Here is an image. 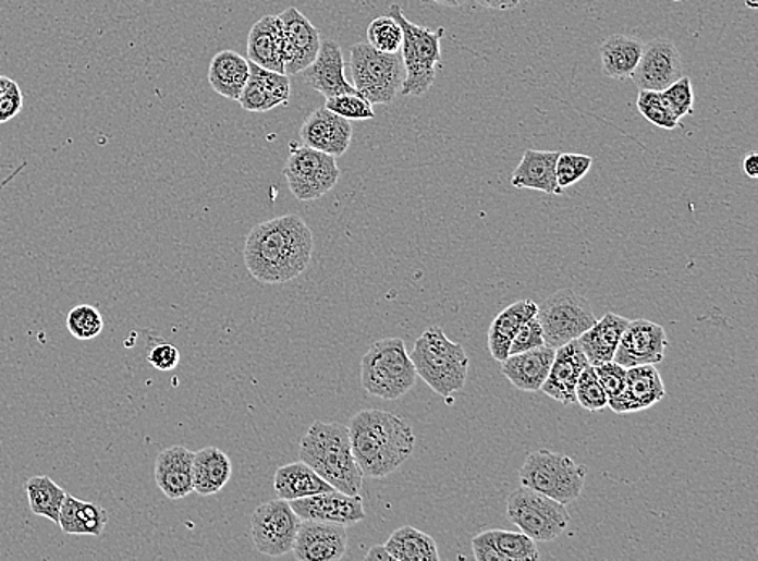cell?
Listing matches in <instances>:
<instances>
[{
	"label": "cell",
	"instance_id": "28",
	"mask_svg": "<svg viewBox=\"0 0 758 561\" xmlns=\"http://www.w3.org/2000/svg\"><path fill=\"white\" fill-rule=\"evenodd\" d=\"M252 70L249 60L235 51H220L209 63V85L217 95L230 101H239L248 83Z\"/></svg>",
	"mask_w": 758,
	"mask_h": 561
},
{
	"label": "cell",
	"instance_id": "42",
	"mask_svg": "<svg viewBox=\"0 0 758 561\" xmlns=\"http://www.w3.org/2000/svg\"><path fill=\"white\" fill-rule=\"evenodd\" d=\"M661 98L677 119L690 115L694 112V92L689 76H681L673 85L663 89Z\"/></svg>",
	"mask_w": 758,
	"mask_h": 561
},
{
	"label": "cell",
	"instance_id": "16",
	"mask_svg": "<svg viewBox=\"0 0 758 561\" xmlns=\"http://www.w3.org/2000/svg\"><path fill=\"white\" fill-rule=\"evenodd\" d=\"M346 549L349 533L343 524L302 520L292 552L298 561H337Z\"/></svg>",
	"mask_w": 758,
	"mask_h": 561
},
{
	"label": "cell",
	"instance_id": "10",
	"mask_svg": "<svg viewBox=\"0 0 758 561\" xmlns=\"http://www.w3.org/2000/svg\"><path fill=\"white\" fill-rule=\"evenodd\" d=\"M542 326L543 342L557 350L579 339L597 322L592 307L584 296L570 289L558 290L537 310Z\"/></svg>",
	"mask_w": 758,
	"mask_h": 561
},
{
	"label": "cell",
	"instance_id": "45",
	"mask_svg": "<svg viewBox=\"0 0 758 561\" xmlns=\"http://www.w3.org/2000/svg\"><path fill=\"white\" fill-rule=\"evenodd\" d=\"M594 369H596L597 379L600 380L603 390H606L608 400L620 395L621 390H623L624 382H626V367L614 363V361H608V363L594 366Z\"/></svg>",
	"mask_w": 758,
	"mask_h": 561
},
{
	"label": "cell",
	"instance_id": "21",
	"mask_svg": "<svg viewBox=\"0 0 758 561\" xmlns=\"http://www.w3.org/2000/svg\"><path fill=\"white\" fill-rule=\"evenodd\" d=\"M248 83L240 95L239 102L246 112H269L276 107H286L292 96V85L285 73L272 72L249 62Z\"/></svg>",
	"mask_w": 758,
	"mask_h": 561
},
{
	"label": "cell",
	"instance_id": "3",
	"mask_svg": "<svg viewBox=\"0 0 758 561\" xmlns=\"http://www.w3.org/2000/svg\"><path fill=\"white\" fill-rule=\"evenodd\" d=\"M299 460L340 492L357 496L363 489L364 476L343 424L316 420L299 442Z\"/></svg>",
	"mask_w": 758,
	"mask_h": 561
},
{
	"label": "cell",
	"instance_id": "12",
	"mask_svg": "<svg viewBox=\"0 0 758 561\" xmlns=\"http://www.w3.org/2000/svg\"><path fill=\"white\" fill-rule=\"evenodd\" d=\"M299 524L302 517L286 500L276 499L262 503L254 510L252 517L254 546L262 556L272 559L286 556L293 550Z\"/></svg>",
	"mask_w": 758,
	"mask_h": 561
},
{
	"label": "cell",
	"instance_id": "11",
	"mask_svg": "<svg viewBox=\"0 0 758 561\" xmlns=\"http://www.w3.org/2000/svg\"><path fill=\"white\" fill-rule=\"evenodd\" d=\"M283 175L296 199L316 202L335 188L340 180V169L337 157L292 143L289 159L283 167Z\"/></svg>",
	"mask_w": 758,
	"mask_h": 561
},
{
	"label": "cell",
	"instance_id": "37",
	"mask_svg": "<svg viewBox=\"0 0 758 561\" xmlns=\"http://www.w3.org/2000/svg\"><path fill=\"white\" fill-rule=\"evenodd\" d=\"M493 542L506 561H537L540 559L537 542L524 533L492 529Z\"/></svg>",
	"mask_w": 758,
	"mask_h": 561
},
{
	"label": "cell",
	"instance_id": "15",
	"mask_svg": "<svg viewBox=\"0 0 758 561\" xmlns=\"http://www.w3.org/2000/svg\"><path fill=\"white\" fill-rule=\"evenodd\" d=\"M668 345L670 343L663 327L646 319L629 320L618 343L613 361L626 369L643 364L657 366L663 361Z\"/></svg>",
	"mask_w": 758,
	"mask_h": 561
},
{
	"label": "cell",
	"instance_id": "43",
	"mask_svg": "<svg viewBox=\"0 0 758 561\" xmlns=\"http://www.w3.org/2000/svg\"><path fill=\"white\" fill-rule=\"evenodd\" d=\"M326 107L335 112L337 115L350 120V122H353V120H372L376 117L372 103L363 98V96L357 95V93L327 99Z\"/></svg>",
	"mask_w": 758,
	"mask_h": 561
},
{
	"label": "cell",
	"instance_id": "4",
	"mask_svg": "<svg viewBox=\"0 0 758 561\" xmlns=\"http://www.w3.org/2000/svg\"><path fill=\"white\" fill-rule=\"evenodd\" d=\"M411 361L417 376L440 397L449 399L464 389L469 357L461 343L452 342L440 327H429L414 343Z\"/></svg>",
	"mask_w": 758,
	"mask_h": 561
},
{
	"label": "cell",
	"instance_id": "40",
	"mask_svg": "<svg viewBox=\"0 0 758 561\" xmlns=\"http://www.w3.org/2000/svg\"><path fill=\"white\" fill-rule=\"evenodd\" d=\"M574 393H576V402L590 413H599V411L608 408L606 390H603L600 380L597 379L596 369L590 364L580 373Z\"/></svg>",
	"mask_w": 758,
	"mask_h": 561
},
{
	"label": "cell",
	"instance_id": "51",
	"mask_svg": "<svg viewBox=\"0 0 758 561\" xmlns=\"http://www.w3.org/2000/svg\"><path fill=\"white\" fill-rule=\"evenodd\" d=\"M366 560H389V561H395L392 559V556H390L389 550L386 549V546H374L370 547L369 552L366 553V557H364Z\"/></svg>",
	"mask_w": 758,
	"mask_h": 561
},
{
	"label": "cell",
	"instance_id": "31",
	"mask_svg": "<svg viewBox=\"0 0 758 561\" xmlns=\"http://www.w3.org/2000/svg\"><path fill=\"white\" fill-rule=\"evenodd\" d=\"M109 513L98 503L83 502L66 493L59 514L60 529L70 536H102Z\"/></svg>",
	"mask_w": 758,
	"mask_h": 561
},
{
	"label": "cell",
	"instance_id": "2",
	"mask_svg": "<svg viewBox=\"0 0 758 561\" xmlns=\"http://www.w3.org/2000/svg\"><path fill=\"white\" fill-rule=\"evenodd\" d=\"M354 460L363 476L382 479L409 460L416 446L413 427L382 410H363L350 423Z\"/></svg>",
	"mask_w": 758,
	"mask_h": 561
},
{
	"label": "cell",
	"instance_id": "13",
	"mask_svg": "<svg viewBox=\"0 0 758 561\" xmlns=\"http://www.w3.org/2000/svg\"><path fill=\"white\" fill-rule=\"evenodd\" d=\"M279 16L283 35L285 75H298L316 60L320 33L296 7H289Z\"/></svg>",
	"mask_w": 758,
	"mask_h": 561
},
{
	"label": "cell",
	"instance_id": "47",
	"mask_svg": "<svg viewBox=\"0 0 758 561\" xmlns=\"http://www.w3.org/2000/svg\"><path fill=\"white\" fill-rule=\"evenodd\" d=\"M148 363L151 364L154 369L160 370V373H169V370H173L179 366V349L170 345V343H159L149 352Z\"/></svg>",
	"mask_w": 758,
	"mask_h": 561
},
{
	"label": "cell",
	"instance_id": "1",
	"mask_svg": "<svg viewBox=\"0 0 758 561\" xmlns=\"http://www.w3.org/2000/svg\"><path fill=\"white\" fill-rule=\"evenodd\" d=\"M313 255V232L298 214L257 223L246 236V269L264 285L298 279L309 267Z\"/></svg>",
	"mask_w": 758,
	"mask_h": 561
},
{
	"label": "cell",
	"instance_id": "38",
	"mask_svg": "<svg viewBox=\"0 0 758 561\" xmlns=\"http://www.w3.org/2000/svg\"><path fill=\"white\" fill-rule=\"evenodd\" d=\"M66 329L82 342L95 340L103 330L102 314L91 305L75 306L66 316Z\"/></svg>",
	"mask_w": 758,
	"mask_h": 561
},
{
	"label": "cell",
	"instance_id": "5",
	"mask_svg": "<svg viewBox=\"0 0 758 561\" xmlns=\"http://www.w3.org/2000/svg\"><path fill=\"white\" fill-rule=\"evenodd\" d=\"M389 15L400 23L403 29L402 59L405 65V82L402 96L420 98L436 83L437 70L442 62V42L445 29H430L409 22L402 7L390 5Z\"/></svg>",
	"mask_w": 758,
	"mask_h": 561
},
{
	"label": "cell",
	"instance_id": "24",
	"mask_svg": "<svg viewBox=\"0 0 758 561\" xmlns=\"http://www.w3.org/2000/svg\"><path fill=\"white\" fill-rule=\"evenodd\" d=\"M555 359V350L542 345L527 352L510 355L502 361V374L523 392L537 393L542 389L550 367Z\"/></svg>",
	"mask_w": 758,
	"mask_h": 561
},
{
	"label": "cell",
	"instance_id": "48",
	"mask_svg": "<svg viewBox=\"0 0 758 561\" xmlns=\"http://www.w3.org/2000/svg\"><path fill=\"white\" fill-rule=\"evenodd\" d=\"M473 552L477 561H506L493 542L492 530H486L474 537Z\"/></svg>",
	"mask_w": 758,
	"mask_h": 561
},
{
	"label": "cell",
	"instance_id": "18",
	"mask_svg": "<svg viewBox=\"0 0 758 561\" xmlns=\"http://www.w3.org/2000/svg\"><path fill=\"white\" fill-rule=\"evenodd\" d=\"M290 505L302 520L323 521L343 526H352L366 520V510L359 493L349 496L337 489L293 500Z\"/></svg>",
	"mask_w": 758,
	"mask_h": 561
},
{
	"label": "cell",
	"instance_id": "52",
	"mask_svg": "<svg viewBox=\"0 0 758 561\" xmlns=\"http://www.w3.org/2000/svg\"><path fill=\"white\" fill-rule=\"evenodd\" d=\"M427 2L439 3V5L453 7V9H456V7H463L467 0H427Z\"/></svg>",
	"mask_w": 758,
	"mask_h": 561
},
{
	"label": "cell",
	"instance_id": "49",
	"mask_svg": "<svg viewBox=\"0 0 758 561\" xmlns=\"http://www.w3.org/2000/svg\"><path fill=\"white\" fill-rule=\"evenodd\" d=\"M479 5L493 10H513L519 5L521 0H476Z\"/></svg>",
	"mask_w": 758,
	"mask_h": 561
},
{
	"label": "cell",
	"instance_id": "39",
	"mask_svg": "<svg viewBox=\"0 0 758 561\" xmlns=\"http://www.w3.org/2000/svg\"><path fill=\"white\" fill-rule=\"evenodd\" d=\"M637 109H639L640 115H643L647 122L652 123V125L658 126V129L674 130L681 125L680 119L674 117V113L668 109L667 103H664L663 98H661L660 92L639 89Z\"/></svg>",
	"mask_w": 758,
	"mask_h": 561
},
{
	"label": "cell",
	"instance_id": "17",
	"mask_svg": "<svg viewBox=\"0 0 758 561\" xmlns=\"http://www.w3.org/2000/svg\"><path fill=\"white\" fill-rule=\"evenodd\" d=\"M303 145L316 151L342 157L353 142V125L350 120L337 115L326 106L313 110L299 129Z\"/></svg>",
	"mask_w": 758,
	"mask_h": 561
},
{
	"label": "cell",
	"instance_id": "27",
	"mask_svg": "<svg viewBox=\"0 0 758 561\" xmlns=\"http://www.w3.org/2000/svg\"><path fill=\"white\" fill-rule=\"evenodd\" d=\"M627 324H629V319L626 317L608 313L577 339L590 366H599V364L613 361L618 343H620Z\"/></svg>",
	"mask_w": 758,
	"mask_h": 561
},
{
	"label": "cell",
	"instance_id": "8",
	"mask_svg": "<svg viewBox=\"0 0 758 561\" xmlns=\"http://www.w3.org/2000/svg\"><path fill=\"white\" fill-rule=\"evenodd\" d=\"M349 66L354 89L370 103H392L402 92L405 65L400 52L383 53L367 42H357Z\"/></svg>",
	"mask_w": 758,
	"mask_h": 561
},
{
	"label": "cell",
	"instance_id": "22",
	"mask_svg": "<svg viewBox=\"0 0 758 561\" xmlns=\"http://www.w3.org/2000/svg\"><path fill=\"white\" fill-rule=\"evenodd\" d=\"M587 366H589V361L584 355L577 340L560 346L555 350V359H553L549 376H547L540 390L550 399L560 402L561 405H573L576 403L574 389H576L577 379Z\"/></svg>",
	"mask_w": 758,
	"mask_h": 561
},
{
	"label": "cell",
	"instance_id": "23",
	"mask_svg": "<svg viewBox=\"0 0 758 561\" xmlns=\"http://www.w3.org/2000/svg\"><path fill=\"white\" fill-rule=\"evenodd\" d=\"M193 459L195 453L186 447L175 446L162 450L156 459V484L163 496L180 500L195 492L193 489Z\"/></svg>",
	"mask_w": 758,
	"mask_h": 561
},
{
	"label": "cell",
	"instance_id": "44",
	"mask_svg": "<svg viewBox=\"0 0 758 561\" xmlns=\"http://www.w3.org/2000/svg\"><path fill=\"white\" fill-rule=\"evenodd\" d=\"M542 345H546V342H543L542 326H540L536 314V316L526 320V322L521 326V329L517 330L516 337H514L513 342H511L508 356L517 355V353L527 352V350L537 349V346Z\"/></svg>",
	"mask_w": 758,
	"mask_h": 561
},
{
	"label": "cell",
	"instance_id": "6",
	"mask_svg": "<svg viewBox=\"0 0 758 561\" xmlns=\"http://www.w3.org/2000/svg\"><path fill=\"white\" fill-rule=\"evenodd\" d=\"M416 379V367L402 339L372 343L360 361V386L377 399H402L413 389Z\"/></svg>",
	"mask_w": 758,
	"mask_h": 561
},
{
	"label": "cell",
	"instance_id": "53",
	"mask_svg": "<svg viewBox=\"0 0 758 561\" xmlns=\"http://www.w3.org/2000/svg\"><path fill=\"white\" fill-rule=\"evenodd\" d=\"M10 83H12V80L7 78V76L0 75V96H2L3 92H5V89L9 88Z\"/></svg>",
	"mask_w": 758,
	"mask_h": 561
},
{
	"label": "cell",
	"instance_id": "34",
	"mask_svg": "<svg viewBox=\"0 0 758 561\" xmlns=\"http://www.w3.org/2000/svg\"><path fill=\"white\" fill-rule=\"evenodd\" d=\"M386 549L395 561H439V549L429 534L413 526L396 529L387 540Z\"/></svg>",
	"mask_w": 758,
	"mask_h": 561
},
{
	"label": "cell",
	"instance_id": "30",
	"mask_svg": "<svg viewBox=\"0 0 758 561\" xmlns=\"http://www.w3.org/2000/svg\"><path fill=\"white\" fill-rule=\"evenodd\" d=\"M537 310H539V306L533 300H523V302L508 306L493 319L489 333H487V343H489L490 355L493 359L499 361V363L506 359L511 342L516 337L517 330L526 320L536 316Z\"/></svg>",
	"mask_w": 758,
	"mask_h": 561
},
{
	"label": "cell",
	"instance_id": "33",
	"mask_svg": "<svg viewBox=\"0 0 758 561\" xmlns=\"http://www.w3.org/2000/svg\"><path fill=\"white\" fill-rule=\"evenodd\" d=\"M644 45L627 35H611L600 46L602 70L608 78L627 80L633 75L643 56Z\"/></svg>",
	"mask_w": 758,
	"mask_h": 561
},
{
	"label": "cell",
	"instance_id": "26",
	"mask_svg": "<svg viewBox=\"0 0 758 561\" xmlns=\"http://www.w3.org/2000/svg\"><path fill=\"white\" fill-rule=\"evenodd\" d=\"M248 57L249 62L262 69L285 73L282 25L279 16L266 15L254 23L248 35Z\"/></svg>",
	"mask_w": 758,
	"mask_h": 561
},
{
	"label": "cell",
	"instance_id": "35",
	"mask_svg": "<svg viewBox=\"0 0 758 561\" xmlns=\"http://www.w3.org/2000/svg\"><path fill=\"white\" fill-rule=\"evenodd\" d=\"M25 490L33 513L59 523L60 509L66 497L59 484L53 483L49 476H36L26 480Z\"/></svg>",
	"mask_w": 758,
	"mask_h": 561
},
{
	"label": "cell",
	"instance_id": "19",
	"mask_svg": "<svg viewBox=\"0 0 758 561\" xmlns=\"http://www.w3.org/2000/svg\"><path fill=\"white\" fill-rule=\"evenodd\" d=\"M664 395L667 389L656 364H643L626 370L623 390L620 395L608 400V408L616 414L639 413L656 406Z\"/></svg>",
	"mask_w": 758,
	"mask_h": 561
},
{
	"label": "cell",
	"instance_id": "41",
	"mask_svg": "<svg viewBox=\"0 0 758 561\" xmlns=\"http://www.w3.org/2000/svg\"><path fill=\"white\" fill-rule=\"evenodd\" d=\"M592 157L584 154L560 153L557 159V182L561 190L583 180L592 167Z\"/></svg>",
	"mask_w": 758,
	"mask_h": 561
},
{
	"label": "cell",
	"instance_id": "46",
	"mask_svg": "<svg viewBox=\"0 0 758 561\" xmlns=\"http://www.w3.org/2000/svg\"><path fill=\"white\" fill-rule=\"evenodd\" d=\"M23 109V93L19 83H10L9 88L0 96V125L15 119Z\"/></svg>",
	"mask_w": 758,
	"mask_h": 561
},
{
	"label": "cell",
	"instance_id": "25",
	"mask_svg": "<svg viewBox=\"0 0 758 561\" xmlns=\"http://www.w3.org/2000/svg\"><path fill=\"white\" fill-rule=\"evenodd\" d=\"M558 156V151L527 149L511 176V185L517 190H537L547 195H563V190L557 182Z\"/></svg>",
	"mask_w": 758,
	"mask_h": 561
},
{
	"label": "cell",
	"instance_id": "32",
	"mask_svg": "<svg viewBox=\"0 0 758 561\" xmlns=\"http://www.w3.org/2000/svg\"><path fill=\"white\" fill-rule=\"evenodd\" d=\"M232 473L229 455L217 447H206L193 459V489L204 497L219 493L229 484Z\"/></svg>",
	"mask_w": 758,
	"mask_h": 561
},
{
	"label": "cell",
	"instance_id": "29",
	"mask_svg": "<svg viewBox=\"0 0 758 561\" xmlns=\"http://www.w3.org/2000/svg\"><path fill=\"white\" fill-rule=\"evenodd\" d=\"M273 489H276L279 499L293 502V500L306 499V497L316 496V493L327 492L332 490L327 480H323L313 467L307 466L304 461L299 460L296 463L285 464L279 467L273 476Z\"/></svg>",
	"mask_w": 758,
	"mask_h": 561
},
{
	"label": "cell",
	"instance_id": "9",
	"mask_svg": "<svg viewBox=\"0 0 758 561\" xmlns=\"http://www.w3.org/2000/svg\"><path fill=\"white\" fill-rule=\"evenodd\" d=\"M506 514L521 533L536 542H552L571 521L566 505L524 486L508 497Z\"/></svg>",
	"mask_w": 758,
	"mask_h": 561
},
{
	"label": "cell",
	"instance_id": "7",
	"mask_svg": "<svg viewBox=\"0 0 758 561\" xmlns=\"http://www.w3.org/2000/svg\"><path fill=\"white\" fill-rule=\"evenodd\" d=\"M587 466L550 450L529 453L519 471L524 487L537 490L563 505H570L583 496Z\"/></svg>",
	"mask_w": 758,
	"mask_h": 561
},
{
	"label": "cell",
	"instance_id": "14",
	"mask_svg": "<svg viewBox=\"0 0 758 561\" xmlns=\"http://www.w3.org/2000/svg\"><path fill=\"white\" fill-rule=\"evenodd\" d=\"M683 76V60L671 39L657 38L644 45L643 56L634 70V85L647 92H663Z\"/></svg>",
	"mask_w": 758,
	"mask_h": 561
},
{
	"label": "cell",
	"instance_id": "20",
	"mask_svg": "<svg viewBox=\"0 0 758 561\" xmlns=\"http://www.w3.org/2000/svg\"><path fill=\"white\" fill-rule=\"evenodd\" d=\"M345 70V60H343L339 42L323 41L320 42L316 60L303 72L304 82L326 99L340 95H352V93L354 95L357 92L346 80Z\"/></svg>",
	"mask_w": 758,
	"mask_h": 561
},
{
	"label": "cell",
	"instance_id": "36",
	"mask_svg": "<svg viewBox=\"0 0 758 561\" xmlns=\"http://www.w3.org/2000/svg\"><path fill=\"white\" fill-rule=\"evenodd\" d=\"M367 45L383 53L402 52L403 29L393 16H377L367 26Z\"/></svg>",
	"mask_w": 758,
	"mask_h": 561
},
{
	"label": "cell",
	"instance_id": "50",
	"mask_svg": "<svg viewBox=\"0 0 758 561\" xmlns=\"http://www.w3.org/2000/svg\"><path fill=\"white\" fill-rule=\"evenodd\" d=\"M743 170L749 179H757L758 176V154L753 153L749 156L744 157Z\"/></svg>",
	"mask_w": 758,
	"mask_h": 561
}]
</instances>
